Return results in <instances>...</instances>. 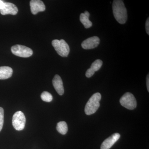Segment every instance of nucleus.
I'll return each instance as SVG.
<instances>
[{
	"label": "nucleus",
	"instance_id": "nucleus-5",
	"mask_svg": "<svg viewBox=\"0 0 149 149\" xmlns=\"http://www.w3.org/2000/svg\"><path fill=\"white\" fill-rule=\"evenodd\" d=\"M26 123V118L22 112L17 111L14 114L12 119V124L14 128L17 130L24 129Z\"/></svg>",
	"mask_w": 149,
	"mask_h": 149
},
{
	"label": "nucleus",
	"instance_id": "nucleus-1",
	"mask_svg": "<svg viewBox=\"0 0 149 149\" xmlns=\"http://www.w3.org/2000/svg\"><path fill=\"white\" fill-rule=\"evenodd\" d=\"M112 9L113 15L116 21L120 24H125L127 21L128 15L123 2L120 0L113 1Z\"/></svg>",
	"mask_w": 149,
	"mask_h": 149
},
{
	"label": "nucleus",
	"instance_id": "nucleus-16",
	"mask_svg": "<svg viewBox=\"0 0 149 149\" xmlns=\"http://www.w3.org/2000/svg\"><path fill=\"white\" fill-rule=\"evenodd\" d=\"M41 98L44 101L49 102L52 100L53 97L49 92L44 91L41 95Z\"/></svg>",
	"mask_w": 149,
	"mask_h": 149
},
{
	"label": "nucleus",
	"instance_id": "nucleus-2",
	"mask_svg": "<svg viewBox=\"0 0 149 149\" xmlns=\"http://www.w3.org/2000/svg\"><path fill=\"white\" fill-rule=\"evenodd\" d=\"M100 93H95L87 102L85 108V113L90 115L95 113L100 107V102L101 99Z\"/></svg>",
	"mask_w": 149,
	"mask_h": 149
},
{
	"label": "nucleus",
	"instance_id": "nucleus-15",
	"mask_svg": "<svg viewBox=\"0 0 149 149\" xmlns=\"http://www.w3.org/2000/svg\"><path fill=\"white\" fill-rule=\"evenodd\" d=\"M102 61L101 60L97 59L91 65V68L95 72L100 69L102 65Z\"/></svg>",
	"mask_w": 149,
	"mask_h": 149
},
{
	"label": "nucleus",
	"instance_id": "nucleus-12",
	"mask_svg": "<svg viewBox=\"0 0 149 149\" xmlns=\"http://www.w3.org/2000/svg\"><path fill=\"white\" fill-rule=\"evenodd\" d=\"M13 72V69L9 67H0V80L8 79L11 77Z\"/></svg>",
	"mask_w": 149,
	"mask_h": 149
},
{
	"label": "nucleus",
	"instance_id": "nucleus-14",
	"mask_svg": "<svg viewBox=\"0 0 149 149\" xmlns=\"http://www.w3.org/2000/svg\"><path fill=\"white\" fill-rule=\"evenodd\" d=\"M56 130L59 133L62 135H65L67 133L68 128L65 121H60L57 124Z\"/></svg>",
	"mask_w": 149,
	"mask_h": 149
},
{
	"label": "nucleus",
	"instance_id": "nucleus-7",
	"mask_svg": "<svg viewBox=\"0 0 149 149\" xmlns=\"http://www.w3.org/2000/svg\"><path fill=\"white\" fill-rule=\"evenodd\" d=\"M100 43V38L97 36H94L84 40L81 44V46L85 49H91L97 47Z\"/></svg>",
	"mask_w": 149,
	"mask_h": 149
},
{
	"label": "nucleus",
	"instance_id": "nucleus-3",
	"mask_svg": "<svg viewBox=\"0 0 149 149\" xmlns=\"http://www.w3.org/2000/svg\"><path fill=\"white\" fill-rule=\"evenodd\" d=\"M52 45L58 54L62 57H67L70 52L68 44L64 40H54L52 42Z\"/></svg>",
	"mask_w": 149,
	"mask_h": 149
},
{
	"label": "nucleus",
	"instance_id": "nucleus-11",
	"mask_svg": "<svg viewBox=\"0 0 149 149\" xmlns=\"http://www.w3.org/2000/svg\"><path fill=\"white\" fill-rule=\"evenodd\" d=\"M53 85L57 93L62 95L64 93V87L61 77L58 74L55 75L52 80Z\"/></svg>",
	"mask_w": 149,
	"mask_h": 149
},
{
	"label": "nucleus",
	"instance_id": "nucleus-13",
	"mask_svg": "<svg viewBox=\"0 0 149 149\" xmlns=\"http://www.w3.org/2000/svg\"><path fill=\"white\" fill-rule=\"evenodd\" d=\"M90 16V14L87 11H85L84 13H81L80 15V21L86 29L90 28L93 25L92 22L89 20Z\"/></svg>",
	"mask_w": 149,
	"mask_h": 149
},
{
	"label": "nucleus",
	"instance_id": "nucleus-4",
	"mask_svg": "<svg viewBox=\"0 0 149 149\" xmlns=\"http://www.w3.org/2000/svg\"><path fill=\"white\" fill-rule=\"evenodd\" d=\"M120 104L128 109H135L137 106V102L135 97L130 93H125L120 98Z\"/></svg>",
	"mask_w": 149,
	"mask_h": 149
},
{
	"label": "nucleus",
	"instance_id": "nucleus-21",
	"mask_svg": "<svg viewBox=\"0 0 149 149\" xmlns=\"http://www.w3.org/2000/svg\"><path fill=\"white\" fill-rule=\"evenodd\" d=\"M4 2L0 0V9H1L3 7L4 5Z\"/></svg>",
	"mask_w": 149,
	"mask_h": 149
},
{
	"label": "nucleus",
	"instance_id": "nucleus-20",
	"mask_svg": "<svg viewBox=\"0 0 149 149\" xmlns=\"http://www.w3.org/2000/svg\"><path fill=\"white\" fill-rule=\"evenodd\" d=\"M146 84H147V90H148V91L149 92V74H148L147 75V79H146Z\"/></svg>",
	"mask_w": 149,
	"mask_h": 149
},
{
	"label": "nucleus",
	"instance_id": "nucleus-6",
	"mask_svg": "<svg viewBox=\"0 0 149 149\" xmlns=\"http://www.w3.org/2000/svg\"><path fill=\"white\" fill-rule=\"evenodd\" d=\"M12 52L15 55L23 58H27L33 54V51L30 48L22 45H15L11 49Z\"/></svg>",
	"mask_w": 149,
	"mask_h": 149
},
{
	"label": "nucleus",
	"instance_id": "nucleus-19",
	"mask_svg": "<svg viewBox=\"0 0 149 149\" xmlns=\"http://www.w3.org/2000/svg\"><path fill=\"white\" fill-rule=\"evenodd\" d=\"M146 31L148 35H149V17L147 19L146 23Z\"/></svg>",
	"mask_w": 149,
	"mask_h": 149
},
{
	"label": "nucleus",
	"instance_id": "nucleus-18",
	"mask_svg": "<svg viewBox=\"0 0 149 149\" xmlns=\"http://www.w3.org/2000/svg\"><path fill=\"white\" fill-rule=\"evenodd\" d=\"M95 71L94 70H93L92 68H90L88 69V70L86 71V73H85V75H86V77H88V78H90L93 76V74H95Z\"/></svg>",
	"mask_w": 149,
	"mask_h": 149
},
{
	"label": "nucleus",
	"instance_id": "nucleus-10",
	"mask_svg": "<svg viewBox=\"0 0 149 149\" xmlns=\"http://www.w3.org/2000/svg\"><path fill=\"white\" fill-rule=\"evenodd\" d=\"M120 135L115 133L104 141L101 146V149H109L120 139Z\"/></svg>",
	"mask_w": 149,
	"mask_h": 149
},
{
	"label": "nucleus",
	"instance_id": "nucleus-17",
	"mask_svg": "<svg viewBox=\"0 0 149 149\" xmlns=\"http://www.w3.org/2000/svg\"><path fill=\"white\" fill-rule=\"evenodd\" d=\"M4 123V110L0 107V132L2 129Z\"/></svg>",
	"mask_w": 149,
	"mask_h": 149
},
{
	"label": "nucleus",
	"instance_id": "nucleus-9",
	"mask_svg": "<svg viewBox=\"0 0 149 149\" xmlns=\"http://www.w3.org/2000/svg\"><path fill=\"white\" fill-rule=\"evenodd\" d=\"M18 8L15 5L11 3L5 2L3 7L0 9V13L2 15H15L18 13Z\"/></svg>",
	"mask_w": 149,
	"mask_h": 149
},
{
	"label": "nucleus",
	"instance_id": "nucleus-8",
	"mask_svg": "<svg viewBox=\"0 0 149 149\" xmlns=\"http://www.w3.org/2000/svg\"><path fill=\"white\" fill-rule=\"evenodd\" d=\"M30 10L33 15H36L40 12L45 10V6L42 1L40 0H32L30 2Z\"/></svg>",
	"mask_w": 149,
	"mask_h": 149
}]
</instances>
